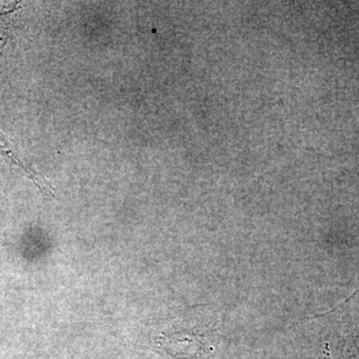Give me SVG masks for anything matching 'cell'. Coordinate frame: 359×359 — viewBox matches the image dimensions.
<instances>
[{"mask_svg": "<svg viewBox=\"0 0 359 359\" xmlns=\"http://www.w3.org/2000/svg\"><path fill=\"white\" fill-rule=\"evenodd\" d=\"M0 156L6 158L9 162L13 163V164L23 170L25 173L29 176L40 187L42 191H46L47 194L51 193V188L48 186V183H46V181L41 178L40 175L35 173L32 168L20 159V155L16 152L15 149L11 145V142L7 140L6 137L1 133V131H0Z\"/></svg>", "mask_w": 359, "mask_h": 359, "instance_id": "obj_1", "label": "cell"}]
</instances>
